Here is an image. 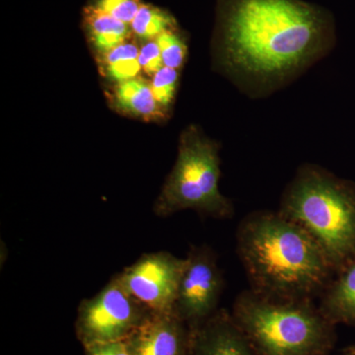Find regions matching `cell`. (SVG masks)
<instances>
[{
    "label": "cell",
    "instance_id": "1",
    "mask_svg": "<svg viewBox=\"0 0 355 355\" xmlns=\"http://www.w3.org/2000/svg\"><path fill=\"white\" fill-rule=\"evenodd\" d=\"M336 20L304 0H217L214 62L243 94L263 99L328 57Z\"/></svg>",
    "mask_w": 355,
    "mask_h": 355
},
{
    "label": "cell",
    "instance_id": "2",
    "mask_svg": "<svg viewBox=\"0 0 355 355\" xmlns=\"http://www.w3.org/2000/svg\"><path fill=\"white\" fill-rule=\"evenodd\" d=\"M236 250L250 289L277 301H315L336 275L319 243L272 210L250 212L236 231Z\"/></svg>",
    "mask_w": 355,
    "mask_h": 355
},
{
    "label": "cell",
    "instance_id": "3",
    "mask_svg": "<svg viewBox=\"0 0 355 355\" xmlns=\"http://www.w3.org/2000/svg\"><path fill=\"white\" fill-rule=\"evenodd\" d=\"M279 212L312 235L336 273L354 258V181L322 166L305 163L284 189Z\"/></svg>",
    "mask_w": 355,
    "mask_h": 355
},
{
    "label": "cell",
    "instance_id": "4",
    "mask_svg": "<svg viewBox=\"0 0 355 355\" xmlns=\"http://www.w3.org/2000/svg\"><path fill=\"white\" fill-rule=\"evenodd\" d=\"M231 314L256 355H329L336 342V324L315 301H277L246 289Z\"/></svg>",
    "mask_w": 355,
    "mask_h": 355
},
{
    "label": "cell",
    "instance_id": "5",
    "mask_svg": "<svg viewBox=\"0 0 355 355\" xmlns=\"http://www.w3.org/2000/svg\"><path fill=\"white\" fill-rule=\"evenodd\" d=\"M219 144L197 125L182 132L176 163L154 203L155 216L168 217L188 209L214 219L234 216V205L219 189Z\"/></svg>",
    "mask_w": 355,
    "mask_h": 355
},
{
    "label": "cell",
    "instance_id": "6",
    "mask_svg": "<svg viewBox=\"0 0 355 355\" xmlns=\"http://www.w3.org/2000/svg\"><path fill=\"white\" fill-rule=\"evenodd\" d=\"M153 314L116 275L97 294L81 301L74 324L76 338L83 347L125 340Z\"/></svg>",
    "mask_w": 355,
    "mask_h": 355
},
{
    "label": "cell",
    "instance_id": "7",
    "mask_svg": "<svg viewBox=\"0 0 355 355\" xmlns=\"http://www.w3.org/2000/svg\"><path fill=\"white\" fill-rule=\"evenodd\" d=\"M184 260L173 312L193 331L220 309L225 282L216 252L207 245L191 246Z\"/></svg>",
    "mask_w": 355,
    "mask_h": 355
},
{
    "label": "cell",
    "instance_id": "8",
    "mask_svg": "<svg viewBox=\"0 0 355 355\" xmlns=\"http://www.w3.org/2000/svg\"><path fill=\"white\" fill-rule=\"evenodd\" d=\"M186 260L170 252L142 254L118 273L121 284L153 313L172 312Z\"/></svg>",
    "mask_w": 355,
    "mask_h": 355
},
{
    "label": "cell",
    "instance_id": "9",
    "mask_svg": "<svg viewBox=\"0 0 355 355\" xmlns=\"http://www.w3.org/2000/svg\"><path fill=\"white\" fill-rule=\"evenodd\" d=\"M193 331L174 312L153 313L128 336L132 355H191Z\"/></svg>",
    "mask_w": 355,
    "mask_h": 355
},
{
    "label": "cell",
    "instance_id": "10",
    "mask_svg": "<svg viewBox=\"0 0 355 355\" xmlns=\"http://www.w3.org/2000/svg\"><path fill=\"white\" fill-rule=\"evenodd\" d=\"M191 355H256L230 311L219 309L193 331Z\"/></svg>",
    "mask_w": 355,
    "mask_h": 355
},
{
    "label": "cell",
    "instance_id": "11",
    "mask_svg": "<svg viewBox=\"0 0 355 355\" xmlns=\"http://www.w3.org/2000/svg\"><path fill=\"white\" fill-rule=\"evenodd\" d=\"M318 306L336 326H355V257L336 273Z\"/></svg>",
    "mask_w": 355,
    "mask_h": 355
},
{
    "label": "cell",
    "instance_id": "12",
    "mask_svg": "<svg viewBox=\"0 0 355 355\" xmlns=\"http://www.w3.org/2000/svg\"><path fill=\"white\" fill-rule=\"evenodd\" d=\"M114 107L135 118L150 120L163 118V110L156 101L151 83L141 78H133L118 83L114 89Z\"/></svg>",
    "mask_w": 355,
    "mask_h": 355
},
{
    "label": "cell",
    "instance_id": "13",
    "mask_svg": "<svg viewBox=\"0 0 355 355\" xmlns=\"http://www.w3.org/2000/svg\"><path fill=\"white\" fill-rule=\"evenodd\" d=\"M84 21L91 44L100 55L125 43L132 33L130 25L114 19L93 6L86 8Z\"/></svg>",
    "mask_w": 355,
    "mask_h": 355
},
{
    "label": "cell",
    "instance_id": "14",
    "mask_svg": "<svg viewBox=\"0 0 355 355\" xmlns=\"http://www.w3.org/2000/svg\"><path fill=\"white\" fill-rule=\"evenodd\" d=\"M100 57L103 73L116 84L137 78L141 70L139 49L132 42L125 41Z\"/></svg>",
    "mask_w": 355,
    "mask_h": 355
},
{
    "label": "cell",
    "instance_id": "15",
    "mask_svg": "<svg viewBox=\"0 0 355 355\" xmlns=\"http://www.w3.org/2000/svg\"><path fill=\"white\" fill-rule=\"evenodd\" d=\"M176 27V21L170 14L147 4H141L139 12L130 24L132 33L140 39L148 41L155 40L162 33Z\"/></svg>",
    "mask_w": 355,
    "mask_h": 355
},
{
    "label": "cell",
    "instance_id": "16",
    "mask_svg": "<svg viewBox=\"0 0 355 355\" xmlns=\"http://www.w3.org/2000/svg\"><path fill=\"white\" fill-rule=\"evenodd\" d=\"M160 48L164 67L180 69L186 60L188 46L186 40L176 28L168 30L155 39Z\"/></svg>",
    "mask_w": 355,
    "mask_h": 355
},
{
    "label": "cell",
    "instance_id": "17",
    "mask_svg": "<svg viewBox=\"0 0 355 355\" xmlns=\"http://www.w3.org/2000/svg\"><path fill=\"white\" fill-rule=\"evenodd\" d=\"M178 81H179V69L163 67L154 74L151 87H153L156 101L163 110H168L174 101Z\"/></svg>",
    "mask_w": 355,
    "mask_h": 355
},
{
    "label": "cell",
    "instance_id": "18",
    "mask_svg": "<svg viewBox=\"0 0 355 355\" xmlns=\"http://www.w3.org/2000/svg\"><path fill=\"white\" fill-rule=\"evenodd\" d=\"M141 4L140 0H96L93 6L130 26Z\"/></svg>",
    "mask_w": 355,
    "mask_h": 355
},
{
    "label": "cell",
    "instance_id": "19",
    "mask_svg": "<svg viewBox=\"0 0 355 355\" xmlns=\"http://www.w3.org/2000/svg\"><path fill=\"white\" fill-rule=\"evenodd\" d=\"M139 60L141 70H144L149 76H154L164 67L160 48L155 40L147 42L140 49Z\"/></svg>",
    "mask_w": 355,
    "mask_h": 355
},
{
    "label": "cell",
    "instance_id": "20",
    "mask_svg": "<svg viewBox=\"0 0 355 355\" xmlns=\"http://www.w3.org/2000/svg\"><path fill=\"white\" fill-rule=\"evenodd\" d=\"M83 349L84 355H132L125 340L96 343Z\"/></svg>",
    "mask_w": 355,
    "mask_h": 355
},
{
    "label": "cell",
    "instance_id": "21",
    "mask_svg": "<svg viewBox=\"0 0 355 355\" xmlns=\"http://www.w3.org/2000/svg\"><path fill=\"white\" fill-rule=\"evenodd\" d=\"M345 354H347V355H355V345L347 347V349L345 350Z\"/></svg>",
    "mask_w": 355,
    "mask_h": 355
},
{
    "label": "cell",
    "instance_id": "22",
    "mask_svg": "<svg viewBox=\"0 0 355 355\" xmlns=\"http://www.w3.org/2000/svg\"><path fill=\"white\" fill-rule=\"evenodd\" d=\"M342 355H347V354H342Z\"/></svg>",
    "mask_w": 355,
    "mask_h": 355
}]
</instances>
